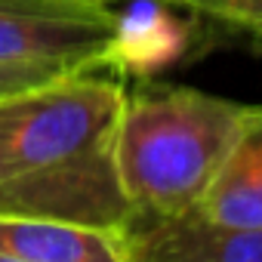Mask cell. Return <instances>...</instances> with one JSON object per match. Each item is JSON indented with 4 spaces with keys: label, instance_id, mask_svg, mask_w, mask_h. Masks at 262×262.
<instances>
[{
    "label": "cell",
    "instance_id": "6da1fadb",
    "mask_svg": "<svg viewBox=\"0 0 262 262\" xmlns=\"http://www.w3.org/2000/svg\"><path fill=\"white\" fill-rule=\"evenodd\" d=\"M250 105L188 86H158L123 96L114 123V164L136 216L198 210L231 148Z\"/></svg>",
    "mask_w": 262,
    "mask_h": 262
},
{
    "label": "cell",
    "instance_id": "7a4b0ae2",
    "mask_svg": "<svg viewBox=\"0 0 262 262\" xmlns=\"http://www.w3.org/2000/svg\"><path fill=\"white\" fill-rule=\"evenodd\" d=\"M126 90L93 71L0 99V176L83 155L114 136Z\"/></svg>",
    "mask_w": 262,
    "mask_h": 262
},
{
    "label": "cell",
    "instance_id": "3957f363",
    "mask_svg": "<svg viewBox=\"0 0 262 262\" xmlns=\"http://www.w3.org/2000/svg\"><path fill=\"white\" fill-rule=\"evenodd\" d=\"M111 139L56 164L0 176V216H37L123 231L136 210L120 185Z\"/></svg>",
    "mask_w": 262,
    "mask_h": 262
},
{
    "label": "cell",
    "instance_id": "277c9868",
    "mask_svg": "<svg viewBox=\"0 0 262 262\" xmlns=\"http://www.w3.org/2000/svg\"><path fill=\"white\" fill-rule=\"evenodd\" d=\"M120 13L96 0H0V65H108Z\"/></svg>",
    "mask_w": 262,
    "mask_h": 262
},
{
    "label": "cell",
    "instance_id": "5b68a950",
    "mask_svg": "<svg viewBox=\"0 0 262 262\" xmlns=\"http://www.w3.org/2000/svg\"><path fill=\"white\" fill-rule=\"evenodd\" d=\"M120 241L123 262H262V228L216 222L201 210L133 216Z\"/></svg>",
    "mask_w": 262,
    "mask_h": 262
},
{
    "label": "cell",
    "instance_id": "8992f818",
    "mask_svg": "<svg viewBox=\"0 0 262 262\" xmlns=\"http://www.w3.org/2000/svg\"><path fill=\"white\" fill-rule=\"evenodd\" d=\"M0 253L25 262H123L120 231L37 219L0 216Z\"/></svg>",
    "mask_w": 262,
    "mask_h": 262
},
{
    "label": "cell",
    "instance_id": "52a82bcc",
    "mask_svg": "<svg viewBox=\"0 0 262 262\" xmlns=\"http://www.w3.org/2000/svg\"><path fill=\"white\" fill-rule=\"evenodd\" d=\"M216 222L262 228V108H253L216 182L198 204Z\"/></svg>",
    "mask_w": 262,
    "mask_h": 262
},
{
    "label": "cell",
    "instance_id": "ba28073f",
    "mask_svg": "<svg viewBox=\"0 0 262 262\" xmlns=\"http://www.w3.org/2000/svg\"><path fill=\"white\" fill-rule=\"evenodd\" d=\"M179 25H170L164 16H139V19H117V40L111 50L108 65L129 68V71H151L164 65L179 47Z\"/></svg>",
    "mask_w": 262,
    "mask_h": 262
},
{
    "label": "cell",
    "instance_id": "9c48e42d",
    "mask_svg": "<svg viewBox=\"0 0 262 262\" xmlns=\"http://www.w3.org/2000/svg\"><path fill=\"white\" fill-rule=\"evenodd\" d=\"M182 7L262 34V0H182Z\"/></svg>",
    "mask_w": 262,
    "mask_h": 262
},
{
    "label": "cell",
    "instance_id": "30bf717a",
    "mask_svg": "<svg viewBox=\"0 0 262 262\" xmlns=\"http://www.w3.org/2000/svg\"><path fill=\"white\" fill-rule=\"evenodd\" d=\"M62 74H74V71L56 68V65H0V99L47 80H56Z\"/></svg>",
    "mask_w": 262,
    "mask_h": 262
},
{
    "label": "cell",
    "instance_id": "8fae6325",
    "mask_svg": "<svg viewBox=\"0 0 262 262\" xmlns=\"http://www.w3.org/2000/svg\"><path fill=\"white\" fill-rule=\"evenodd\" d=\"M0 262H25V259H16V256H7V253H0Z\"/></svg>",
    "mask_w": 262,
    "mask_h": 262
},
{
    "label": "cell",
    "instance_id": "7c38bea8",
    "mask_svg": "<svg viewBox=\"0 0 262 262\" xmlns=\"http://www.w3.org/2000/svg\"><path fill=\"white\" fill-rule=\"evenodd\" d=\"M96 4H114V0H96Z\"/></svg>",
    "mask_w": 262,
    "mask_h": 262
},
{
    "label": "cell",
    "instance_id": "4fadbf2b",
    "mask_svg": "<svg viewBox=\"0 0 262 262\" xmlns=\"http://www.w3.org/2000/svg\"><path fill=\"white\" fill-rule=\"evenodd\" d=\"M167 4H182V0H167Z\"/></svg>",
    "mask_w": 262,
    "mask_h": 262
}]
</instances>
